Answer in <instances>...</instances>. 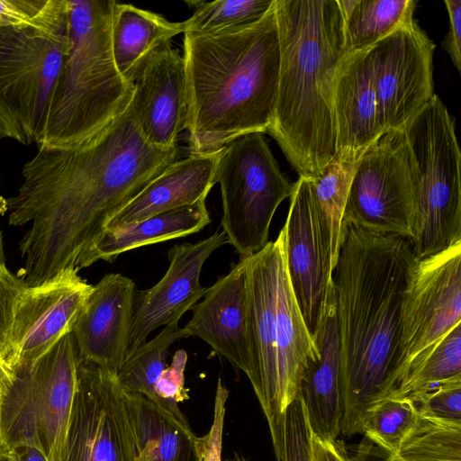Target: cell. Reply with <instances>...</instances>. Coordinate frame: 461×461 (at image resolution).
Segmentation results:
<instances>
[{"instance_id": "obj_40", "label": "cell", "mask_w": 461, "mask_h": 461, "mask_svg": "<svg viewBox=\"0 0 461 461\" xmlns=\"http://www.w3.org/2000/svg\"><path fill=\"white\" fill-rule=\"evenodd\" d=\"M444 4L449 16V31L442 47L448 53L452 63L461 70V1L445 0Z\"/></svg>"}, {"instance_id": "obj_23", "label": "cell", "mask_w": 461, "mask_h": 461, "mask_svg": "<svg viewBox=\"0 0 461 461\" xmlns=\"http://www.w3.org/2000/svg\"><path fill=\"white\" fill-rule=\"evenodd\" d=\"M220 151L190 153L170 164L109 221L105 230L206 199L217 184L215 173Z\"/></svg>"}, {"instance_id": "obj_44", "label": "cell", "mask_w": 461, "mask_h": 461, "mask_svg": "<svg viewBox=\"0 0 461 461\" xmlns=\"http://www.w3.org/2000/svg\"><path fill=\"white\" fill-rule=\"evenodd\" d=\"M0 461H18L15 454L8 449L0 447Z\"/></svg>"}, {"instance_id": "obj_26", "label": "cell", "mask_w": 461, "mask_h": 461, "mask_svg": "<svg viewBox=\"0 0 461 461\" xmlns=\"http://www.w3.org/2000/svg\"><path fill=\"white\" fill-rule=\"evenodd\" d=\"M184 33L183 23H172L153 12L115 2L111 42L119 72L130 81L144 58L160 43Z\"/></svg>"}, {"instance_id": "obj_45", "label": "cell", "mask_w": 461, "mask_h": 461, "mask_svg": "<svg viewBox=\"0 0 461 461\" xmlns=\"http://www.w3.org/2000/svg\"><path fill=\"white\" fill-rule=\"evenodd\" d=\"M221 461H246V459L243 456H240L239 454L234 453V456L232 457L223 459Z\"/></svg>"}, {"instance_id": "obj_10", "label": "cell", "mask_w": 461, "mask_h": 461, "mask_svg": "<svg viewBox=\"0 0 461 461\" xmlns=\"http://www.w3.org/2000/svg\"><path fill=\"white\" fill-rule=\"evenodd\" d=\"M68 50L69 34L0 27V140L39 142Z\"/></svg>"}, {"instance_id": "obj_7", "label": "cell", "mask_w": 461, "mask_h": 461, "mask_svg": "<svg viewBox=\"0 0 461 461\" xmlns=\"http://www.w3.org/2000/svg\"><path fill=\"white\" fill-rule=\"evenodd\" d=\"M413 187L414 261L461 240V154L455 120L438 95L402 130Z\"/></svg>"}, {"instance_id": "obj_19", "label": "cell", "mask_w": 461, "mask_h": 461, "mask_svg": "<svg viewBox=\"0 0 461 461\" xmlns=\"http://www.w3.org/2000/svg\"><path fill=\"white\" fill-rule=\"evenodd\" d=\"M135 294L134 282L121 274L94 285L71 331L80 360L117 375L129 352Z\"/></svg>"}, {"instance_id": "obj_14", "label": "cell", "mask_w": 461, "mask_h": 461, "mask_svg": "<svg viewBox=\"0 0 461 461\" xmlns=\"http://www.w3.org/2000/svg\"><path fill=\"white\" fill-rule=\"evenodd\" d=\"M434 42L414 19L369 49L384 133L403 130L434 97Z\"/></svg>"}, {"instance_id": "obj_3", "label": "cell", "mask_w": 461, "mask_h": 461, "mask_svg": "<svg viewBox=\"0 0 461 461\" xmlns=\"http://www.w3.org/2000/svg\"><path fill=\"white\" fill-rule=\"evenodd\" d=\"M274 4L249 25L184 33L190 153H214L242 135L267 133L280 66Z\"/></svg>"}, {"instance_id": "obj_41", "label": "cell", "mask_w": 461, "mask_h": 461, "mask_svg": "<svg viewBox=\"0 0 461 461\" xmlns=\"http://www.w3.org/2000/svg\"><path fill=\"white\" fill-rule=\"evenodd\" d=\"M312 461H350L336 441L322 440L311 434Z\"/></svg>"}, {"instance_id": "obj_36", "label": "cell", "mask_w": 461, "mask_h": 461, "mask_svg": "<svg viewBox=\"0 0 461 461\" xmlns=\"http://www.w3.org/2000/svg\"><path fill=\"white\" fill-rule=\"evenodd\" d=\"M187 354L185 350H177L169 366H167L155 384L154 403L173 414L180 421L188 424L178 403L187 398L185 388V369Z\"/></svg>"}, {"instance_id": "obj_34", "label": "cell", "mask_w": 461, "mask_h": 461, "mask_svg": "<svg viewBox=\"0 0 461 461\" xmlns=\"http://www.w3.org/2000/svg\"><path fill=\"white\" fill-rule=\"evenodd\" d=\"M0 27L34 28L68 36V0H0Z\"/></svg>"}, {"instance_id": "obj_39", "label": "cell", "mask_w": 461, "mask_h": 461, "mask_svg": "<svg viewBox=\"0 0 461 461\" xmlns=\"http://www.w3.org/2000/svg\"><path fill=\"white\" fill-rule=\"evenodd\" d=\"M229 390L219 378L216 387L213 419L209 432L203 437V461H221L222 431Z\"/></svg>"}, {"instance_id": "obj_1", "label": "cell", "mask_w": 461, "mask_h": 461, "mask_svg": "<svg viewBox=\"0 0 461 461\" xmlns=\"http://www.w3.org/2000/svg\"><path fill=\"white\" fill-rule=\"evenodd\" d=\"M132 99V98H131ZM180 148H158L138 123L132 101L105 128L68 148L38 146L23 183L5 201L8 222L31 223L19 249L27 286L79 271L109 221L170 164Z\"/></svg>"}, {"instance_id": "obj_42", "label": "cell", "mask_w": 461, "mask_h": 461, "mask_svg": "<svg viewBox=\"0 0 461 461\" xmlns=\"http://www.w3.org/2000/svg\"><path fill=\"white\" fill-rule=\"evenodd\" d=\"M13 451L18 461H48L44 454L35 447L24 446Z\"/></svg>"}, {"instance_id": "obj_16", "label": "cell", "mask_w": 461, "mask_h": 461, "mask_svg": "<svg viewBox=\"0 0 461 461\" xmlns=\"http://www.w3.org/2000/svg\"><path fill=\"white\" fill-rule=\"evenodd\" d=\"M227 243L221 230L194 243L176 244L170 249L164 276L152 287L135 294L129 352L146 342L158 328L178 323L184 313L203 297L208 287L200 283L203 266L214 250Z\"/></svg>"}, {"instance_id": "obj_33", "label": "cell", "mask_w": 461, "mask_h": 461, "mask_svg": "<svg viewBox=\"0 0 461 461\" xmlns=\"http://www.w3.org/2000/svg\"><path fill=\"white\" fill-rule=\"evenodd\" d=\"M417 415V407L411 400L387 398L366 415L360 433L389 455L394 454Z\"/></svg>"}, {"instance_id": "obj_27", "label": "cell", "mask_w": 461, "mask_h": 461, "mask_svg": "<svg viewBox=\"0 0 461 461\" xmlns=\"http://www.w3.org/2000/svg\"><path fill=\"white\" fill-rule=\"evenodd\" d=\"M344 55L367 50L413 19L414 0H337Z\"/></svg>"}, {"instance_id": "obj_22", "label": "cell", "mask_w": 461, "mask_h": 461, "mask_svg": "<svg viewBox=\"0 0 461 461\" xmlns=\"http://www.w3.org/2000/svg\"><path fill=\"white\" fill-rule=\"evenodd\" d=\"M313 342L319 353L312 360L300 384L299 396L311 434L336 441L340 434L339 339L333 282Z\"/></svg>"}, {"instance_id": "obj_5", "label": "cell", "mask_w": 461, "mask_h": 461, "mask_svg": "<svg viewBox=\"0 0 461 461\" xmlns=\"http://www.w3.org/2000/svg\"><path fill=\"white\" fill-rule=\"evenodd\" d=\"M243 258L249 314L246 375L267 419L276 458L283 461L285 411L299 396L303 373L319 351L290 285L281 233L262 250Z\"/></svg>"}, {"instance_id": "obj_25", "label": "cell", "mask_w": 461, "mask_h": 461, "mask_svg": "<svg viewBox=\"0 0 461 461\" xmlns=\"http://www.w3.org/2000/svg\"><path fill=\"white\" fill-rule=\"evenodd\" d=\"M136 461H203V437L145 396L126 392Z\"/></svg>"}, {"instance_id": "obj_37", "label": "cell", "mask_w": 461, "mask_h": 461, "mask_svg": "<svg viewBox=\"0 0 461 461\" xmlns=\"http://www.w3.org/2000/svg\"><path fill=\"white\" fill-rule=\"evenodd\" d=\"M417 410L447 420L461 421V379L452 380L406 398Z\"/></svg>"}, {"instance_id": "obj_18", "label": "cell", "mask_w": 461, "mask_h": 461, "mask_svg": "<svg viewBox=\"0 0 461 461\" xmlns=\"http://www.w3.org/2000/svg\"><path fill=\"white\" fill-rule=\"evenodd\" d=\"M132 104L140 128L152 145L177 146L186 115L185 68L170 41L154 48L131 76Z\"/></svg>"}, {"instance_id": "obj_46", "label": "cell", "mask_w": 461, "mask_h": 461, "mask_svg": "<svg viewBox=\"0 0 461 461\" xmlns=\"http://www.w3.org/2000/svg\"><path fill=\"white\" fill-rule=\"evenodd\" d=\"M3 239L0 231V262H5L4 249H3Z\"/></svg>"}, {"instance_id": "obj_21", "label": "cell", "mask_w": 461, "mask_h": 461, "mask_svg": "<svg viewBox=\"0 0 461 461\" xmlns=\"http://www.w3.org/2000/svg\"><path fill=\"white\" fill-rule=\"evenodd\" d=\"M369 49L344 55L336 72L332 99L334 156L339 158L358 160L384 134L378 122Z\"/></svg>"}, {"instance_id": "obj_35", "label": "cell", "mask_w": 461, "mask_h": 461, "mask_svg": "<svg viewBox=\"0 0 461 461\" xmlns=\"http://www.w3.org/2000/svg\"><path fill=\"white\" fill-rule=\"evenodd\" d=\"M27 288L21 277L0 262V361L10 369L13 357V329L18 303Z\"/></svg>"}, {"instance_id": "obj_15", "label": "cell", "mask_w": 461, "mask_h": 461, "mask_svg": "<svg viewBox=\"0 0 461 461\" xmlns=\"http://www.w3.org/2000/svg\"><path fill=\"white\" fill-rule=\"evenodd\" d=\"M280 233L290 285L313 340L333 282V270L330 234L311 178L299 176L294 183L288 214Z\"/></svg>"}, {"instance_id": "obj_6", "label": "cell", "mask_w": 461, "mask_h": 461, "mask_svg": "<svg viewBox=\"0 0 461 461\" xmlns=\"http://www.w3.org/2000/svg\"><path fill=\"white\" fill-rule=\"evenodd\" d=\"M113 0H68L69 50L37 146L68 148L105 128L132 98L112 50Z\"/></svg>"}, {"instance_id": "obj_38", "label": "cell", "mask_w": 461, "mask_h": 461, "mask_svg": "<svg viewBox=\"0 0 461 461\" xmlns=\"http://www.w3.org/2000/svg\"><path fill=\"white\" fill-rule=\"evenodd\" d=\"M283 461H312L311 430L300 396L285 411Z\"/></svg>"}, {"instance_id": "obj_28", "label": "cell", "mask_w": 461, "mask_h": 461, "mask_svg": "<svg viewBox=\"0 0 461 461\" xmlns=\"http://www.w3.org/2000/svg\"><path fill=\"white\" fill-rule=\"evenodd\" d=\"M457 379H461V323L410 363L389 398H409Z\"/></svg>"}, {"instance_id": "obj_17", "label": "cell", "mask_w": 461, "mask_h": 461, "mask_svg": "<svg viewBox=\"0 0 461 461\" xmlns=\"http://www.w3.org/2000/svg\"><path fill=\"white\" fill-rule=\"evenodd\" d=\"M93 288L76 270L27 286L14 316L11 370L19 362L40 357L70 333Z\"/></svg>"}, {"instance_id": "obj_4", "label": "cell", "mask_w": 461, "mask_h": 461, "mask_svg": "<svg viewBox=\"0 0 461 461\" xmlns=\"http://www.w3.org/2000/svg\"><path fill=\"white\" fill-rule=\"evenodd\" d=\"M277 95L267 131L299 176L316 177L335 155L333 89L344 57L337 0H275Z\"/></svg>"}, {"instance_id": "obj_2", "label": "cell", "mask_w": 461, "mask_h": 461, "mask_svg": "<svg viewBox=\"0 0 461 461\" xmlns=\"http://www.w3.org/2000/svg\"><path fill=\"white\" fill-rule=\"evenodd\" d=\"M413 263L406 237L341 224L332 279L344 436L360 433L366 415L400 381L401 307Z\"/></svg>"}, {"instance_id": "obj_29", "label": "cell", "mask_w": 461, "mask_h": 461, "mask_svg": "<svg viewBox=\"0 0 461 461\" xmlns=\"http://www.w3.org/2000/svg\"><path fill=\"white\" fill-rule=\"evenodd\" d=\"M391 455L398 461H461V421L418 411L414 423Z\"/></svg>"}, {"instance_id": "obj_30", "label": "cell", "mask_w": 461, "mask_h": 461, "mask_svg": "<svg viewBox=\"0 0 461 461\" xmlns=\"http://www.w3.org/2000/svg\"><path fill=\"white\" fill-rule=\"evenodd\" d=\"M186 337L178 323H172L165 326L151 340L130 351L116 375L123 390L142 394L154 402L155 384L167 367L168 349L173 343Z\"/></svg>"}, {"instance_id": "obj_20", "label": "cell", "mask_w": 461, "mask_h": 461, "mask_svg": "<svg viewBox=\"0 0 461 461\" xmlns=\"http://www.w3.org/2000/svg\"><path fill=\"white\" fill-rule=\"evenodd\" d=\"M192 311V318L183 328L186 336L200 338L247 375L250 355L245 258L208 287Z\"/></svg>"}, {"instance_id": "obj_31", "label": "cell", "mask_w": 461, "mask_h": 461, "mask_svg": "<svg viewBox=\"0 0 461 461\" xmlns=\"http://www.w3.org/2000/svg\"><path fill=\"white\" fill-rule=\"evenodd\" d=\"M359 159H345L334 156L316 177L311 178L316 201L330 234L332 270L339 250L343 214Z\"/></svg>"}, {"instance_id": "obj_47", "label": "cell", "mask_w": 461, "mask_h": 461, "mask_svg": "<svg viewBox=\"0 0 461 461\" xmlns=\"http://www.w3.org/2000/svg\"><path fill=\"white\" fill-rule=\"evenodd\" d=\"M386 461H398L393 456L389 455V457Z\"/></svg>"}, {"instance_id": "obj_9", "label": "cell", "mask_w": 461, "mask_h": 461, "mask_svg": "<svg viewBox=\"0 0 461 461\" xmlns=\"http://www.w3.org/2000/svg\"><path fill=\"white\" fill-rule=\"evenodd\" d=\"M216 183L222 200V231L240 258L262 250L273 216L294 193L262 132L242 135L221 151Z\"/></svg>"}, {"instance_id": "obj_32", "label": "cell", "mask_w": 461, "mask_h": 461, "mask_svg": "<svg viewBox=\"0 0 461 461\" xmlns=\"http://www.w3.org/2000/svg\"><path fill=\"white\" fill-rule=\"evenodd\" d=\"M193 15L182 22L184 33H211L254 23L271 8L274 0L186 1Z\"/></svg>"}, {"instance_id": "obj_11", "label": "cell", "mask_w": 461, "mask_h": 461, "mask_svg": "<svg viewBox=\"0 0 461 461\" xmlns=\"http://www.w3.org/2000/svg\"><path fill=\"white\" fill-rule=\"evenodd\" d=\"M413 209V187L403 131L384 132L358 161L342 223L409 240Z\"/></svg>"}, {"instance_id": "obj_12", "label": "cell", "mask_w": 461, "mask_h": 461, "mask_svg": "<svg viewBox=\"0 0 461 461\" xmlns=\"http://www.w3.org/2000/svg\"><path fill=\"white\" fill-rule=\"evenodd\" d=\"M64 461H136L126 393L117 376L80 360Z\"/></svg>"}, {"instance_id": "obj_43", "label": "cell", "mask_w": 461, "mask_h": 461, "mask_svg": "<svg viewBox=\"0 0 461 461\" xmlns=\"http://www.w3.org/2000/svg\"><path fill=\"white\" fill-rule=\"evenodd\" d=\"M13 371L0 361V402L12 383Z\"/></svg>"}, {"instance_id": "obj_24", "label": "cell", "mask_w": 461, "mask_h": 461, "mask_svg": "<svg viewBox=\"0 0 461 461\" xmlns=\"http://www.w3.org/2000/svg\"><path fill=\"white\" fill-rule=\"evenodd\" d=\"M211 222L205 199L119 228L105 230L81 260L79 269L98 260L113 263L119 255L146 245L185 237Z\"/></svg>"}, {"instance_id": "obj_8", "label": "cell", "mask_w": 461, "mask_h": 461, "mask_svg": "<svg viewBox=\"0 0 461 461\" xmlns=\"http://www.w3.org/2000/svg\"><path fill=\"white\" fill-rule=\"evenodd\" d=\"M78 361L70 332L40 357L15 365L0 402V447H35L48 461H64Z\"/></svg>"}, {"instance_id": "obj_13", "label": "cell", "mask_w": 461, "mask_h": 461, "mask_svg": "<svg viewBox=\"0 0 461 461\" xmlns=\"http://www.w3.org/2000/svg\"><path fill=\"white\" fill-rule=\"evenodd\" d=\"M459 323L461 240L414 261L409 271L400 319L401 378L420 352Z\"/></svg>"}]
</instances>
